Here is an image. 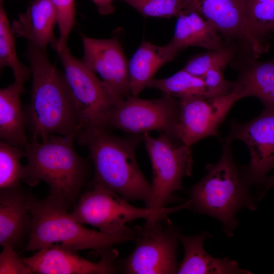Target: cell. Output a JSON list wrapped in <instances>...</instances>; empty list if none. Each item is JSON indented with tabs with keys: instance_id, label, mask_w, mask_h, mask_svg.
Returning <instances> with one entry per match:
<instances>
[{
	"instance_id": "ffe728a7",
	"label": "cell",
	"mask_w": 274,
	"mask_h": 274,
	"mask_svg": "<svg viewBox=\"0 0 274 274\" xmlns=\"http://www.w3.org/2000/svg\"><path fill=\"white\" fill-rule=\"evenodd\" d=\"M180 52L170 42L160 46L144 40L128 62V76L131 95H138L164 64Z\"/></svg>"
},
{
	"instance_id": "4fadbf2b",
	"label": "cell",
	"mask_w": 274,
	"mask_h": 274,
	"mask_svg": "<svg viewBox=\"0 0 274 274\" xmlns=\"http://www.w3.org/2000/svg\"><path fill=\"white\" fill-rule=\"evenodd\" d=\"M183 11L195 12L210 22L226 45L235 44L258 59L263 54L248 26L243 0H186Z\"/></svg>"
},
{
	"instance_id": "44dd1931",
	"label": "cell",
	"mask_w": 274,
	"mask_h": 274,
	"mask_svg": "<svg viewBox=\"0 0 274 274\" xmlns=\"http://www.w3.org/2000/svg\"><path fill=\"white\" fill-rule=\"evenodd\" d=\"M24 84L15 80L0 89V137L10 145L23 148L29 143L25 132L26 113L20 98Z\"/></svg>"
},
{
	"instance_id": "ac0fdd59",
	"label": "cell",
	"mask_w": 274,
	"mask_h": 274,
	"mask_svg": "<svg viewBox=\"0 0 274 274\" xmlns=\"http://www.w3.org/2000/svg\"><path fill=\"white\" fill-rule=\"evenodd\" d=\"M30 195L21 187L1 189L0 245L16 248L28 234L32 216L28 207Z\"/></svg>"
},
{
	"instance_id": "6da1fadb",
	"label": "cell",
	"mask_w": 274,
	"mask_h": 274,
	"mask_svg": "<svg viewBox=\"0 0 274 274\" xmlns=\"http://www.w3.org/2000/svg\"><path fill=\"white\" fill-rule=\"evenodd\" d=\"M26 56L32 83L26 109L30 142L51 135H74L81 130L77 104L64 73L50 61L46 52L28 43Z\"/></svg>"
},
{
	"instance_id": "7a4b0ae2",
	"label": "cell",
	"mask_w": 274,
	"mask_h": 274,
	"mask_svg": "<svg viewBox=\"0 0 274 274\" xmlns=\"http://www.w3.org/2000/svg\"><path fill=\"white\" fill-rule=\"evenodd\" d=\"M79 144L88 149L94 168L93 183L103 186L127 201L142 200L151 208L153 188L140 169L135 150L142 135L121 138L108 129L81 130Z\"/></svg>"
},
{
	"instance_id": "3957f363",
	"label": "cell",
	"mask_w": 274,
	"mask_h": 274,
	"mask_svg": "<svg viewBox=\"0 0 274 274\" xmlns=\"http://www.w3.org/2000/svg\"><path fill=\"white\" fill-rule=\"evenodd\" d=\"M221 143L222 152L218 162L207 164V174L189 190L190 210L218 220L225 235L231 238L238 226L237 212L243 209L255 211L257 204L241 166L234 159L231 143L225 139Z\"/></svg>"
},
{
	"instance_id": "7402d4cb",
	"label": "cell",
	"mask_w": 274,
	"mask_h": 274,
	"mask_svg": "<svg viewBox=\"0 0 274 274\" xmlns=\"http://www.w3.org/2000/svg\"><path fill=\"white\" fill-rule=\"evenodd\" d=\"M169 42L180 51L192 46L214 50L226 46L216 28L193 11H183L177 17L174 34Z\"/></svg>"
},
{
	"instance_id": "8992f818",
	"label": "cell",
	"mask_w": 274,
	"mask_h": 274,
	"mask_svg": "<svg viewBox=\"0 0 274 274\" xmlns=\"http://www.w3.org/2000/svg\"><path fill=\"white\" fill-rule=\"evenodd\" d=\"M190 207V202L160 211L138 208L127 202L117 193L103 186L93 183V188L81 195L71 213L81 224L95 226L112 235H126L138 231L141 226L129 228L126 223L140 218L154 219Z\"/></svg>"
},
{
	"instance_id": "9c48e42d",
	"label": "cell",
	"mask_w": 274,
	"mask_h": 274,
	"mask_svg": "<svg viewBox=\"0 0 274 274\" xmlns=\"http://www.w3.org/2000/svg\"><path fill=\"white\" fill-rule=\"evenodd\" d=\"M142 137L152 167L151 208L160 211L170 202L178 200L175 193L183 190V177L191 174L193 161L191 146L176 143L163 133L156 138L149 133Z\"/></svg>"
},
{
	"instance_id": "e0dca14e",
	"label": "cell",
	"mask_w": 274,
	"mask_h": 274,
	"mask_svg": "<svg viewBox=\"0 0 274 274\" xmlns=\"http://www.w3.org/2000/svg\"><path fill=\"white\" fill-rule=\"evenodd\" d=\"M57 22V10L51 0H32L12 27L16 35L46 52L48 45L53 49L58 43L53 32Z\"/></svg>"
},
{
	"instance_id": "f1b7e54d",
	"label": "cell",
	"mask_w": 274,
	"mask_h": 274,
	"mask_svg": "<svg viewBox=\"0 0 274 274\" xmlns=\"http://www.w3.org/2000/svg\"><path fill=\"white\" fill-rule=\"evenodd\" d=\"M57 12L59 37L55 51L67 47V40L76 21L75 0H51Z\"/></svg>"
},
{
	"instance_id": "277c9868",
	"label": "cell",
	"mask_w": 274,
	"mask_h": 274,
	"mask_svg": "<svg viewBox=\"0 0 274 274\" xmlns=\"http://www.w3.org/2000/svg\"><path fill=\"white\" fill-rule=\"evenodd\" d=\"M69 204L50 194L43 199L30 195L28 207L32 216L26 246L23 252L37 251L55 244L78 251L95 250L99 253L114 246L134 241L140 228L132 233L112 235L84 227L68 212Z\"/></svg>"
},
{
	"instance_id": "d6a6232c",
	"label": "cell",
	"mask_w": 274,
	"mask_h": 274,
	"mask_svg": "<svg viewBox=\"0 0 274 274\" xmlns=\"http://www.w3.org/2000/svg\"><path fill=\"white\" fill-rule=\"evenodd\" d=\"M274 187V174L266 178L264 181L258 186V198H262L268 190L271 188Z\"/></svg>"
},
{
	"instance_id": "30bf717a",
	"label": "cell",
	"mask_w": 274,
	"mask_h": 274,
	"mask_svg": "<svg viewBox=\"0 0 274 274\" xmlns=\"http://www.w3.org/2000/svg\"><path fill=\"white\" fill-rule=\"evenodd\" d=\"M179 107V99L166 94L149 99L131 95L111 111L108 127L140 135L156 130L176 141Z\"/></svg>"
},
{
	"instance_id": "9a60e30c",
	"label": "cell",
	"mask_w": 274,
	"mask_h": 274,
	"mask_svg": "<svg viewBox=\"0 0 274 274\" xmlns=\"http://www.w3.org/2000/svg\"><path fill=\"white\" fill-rule=\"evenodd\" d=\"M82 42L83 62L114 94L124 98L131 95L128 62L119 37L101 39L83 35Z\"/></svg>"
},
{
	"instance_id": "7c38bea8",
	"label": "cell",
	"mask_w": 274,
	"mask_h": 274,
	"mask_svg": "<svg viewBox=\"0 0 274 274\" xmlns=\"http://www.w3.org/2000/svg\"><path fill=\"white\" fill-rule=\"evenodd\" d=\"M241 97L234 92L215 98L180 99L176 140L191 146L210 136H217L218 128Z\"/></svg>"
},
{
	"instance_id": "d4e9b609",
	"label": "cell",
	"mask_w": 274,
	"mask_h": 274,
	"mask_svg": "<svg viewBox=\"0 0 274 274\" xmlns=\"http://www.w3.org/2000/svg\"><path fill=\"white\" fill-rule=\"evenodd\" d=\"M3 1H0V68L10 67L15 81L25 83L31 75L29 67L26 66L17 56L15 46V33L11 25L4 9Z\"/></svg>"
},
{
	"instance_id": "1f68e13d",
	"label": "cell",
	"mask_w": 274,
	"mask_h": 274,
	"mask_svg": "<svg viewBox=\"0 0 274 274\" xmlns=\"http://www.w3.org/2000/svg\"><path fill=\"white\" fill-rule=\"evenodd\" d=\"M96 6L98 12L102 15L113 13L115 8L113 3L115 0H91Z\"/></svg>"
},
{
	"instance_id": "836d02e7",
	"label": "cell",
	"mask_w": 274,
	"mask_h": 274,
	"mask_svg": "<svg viewBox=\"0 0 274 274\" xmlns=\"http://www.w3.org/2000/svg\"><path fill=\"white\" fill-rule=\"evenodd\" d=\"M0 1H4V0H0Z\"/></svg>"
},
{
	"instance_id": "5bb4252c",
	"label": "cell",
	"mask_w": 274,
	"mask_h": 274,
	"mask_svg": "<svg viewBox=\"0 0 274 274\" xmlns=\"http://www.w3.org/2000/svg\"><path fill=\"white\" fill-rule=\"evenodd\" d=\"M113 247L99 253L101 259L96 262L89 261L78 251L55 244L22 258L33 273L42 274H110L120 272L118 252Z\"/></svg>"
},
{
	"instance_id": "5b68a950",
	"label": "cell",
	"mask_w": 274,
	"mask_h": 274,
	"mask_svg": "<svg viewBox=\"0 0 274 274\" xmlns=\"http://www.w3.org/2000/svg\"><path fill=\"white\" fill-rule=\"evenodd\" d=\"M74 135H51L24 147L21 180L33 187L43 181L51 194L75 206L88 175L87 162L76 151Z\"/></svg>"
},
{
	"instance_id": "83f0119b",
	"label": "cell",
	"mask_w": 274,
	"mask_h": 274,
	"mask_svg": "<svg viewBox=\"0 0 274 274\" xmlns=\"http://www.w3.org/2000/svg\"><path fill=\"white\" fill-rule=\"evenodd\" d=\"M144 17H178L185 9L186 0H121Z\"/></svg>"
},
{
	"instance_id": "2e32d148",
	"label": "cell",
	"mask_w": 274,
	"mask_h": 274,
	"mask_svg": "<svg viewBox=\"0 0 274 274\" xmlns=\"http://www.w3.org/2000/svg\"><path fill=\"white\" fill-rule=\"evenodd\" d=\"M240 54L239 58L236 55L231 62L238 72L232 92L241 98L255 97L265 109L274 110V58L260 61L251 53L241 51Z\"/></svg>"
},
{
	"instance_id": "484cf974",
	"label": "cell",
	"mask_w": 274,
	"mask_h": 274,
	"mask_svg": "<svg viewBox=\"0 0 274 274\" xmlns=\"http://www.w3.org/2000/svg\"><path fill=\"white\" fill-rule=\"evenodd\" d=\"M239 49L232 44L218 50H208L192 56L182 68L190 74L203 79L207 73L213 68L224 69L231 63Z\"/></svg>"
},
{
	"instance_id": "4dcf8cb0",
	"label": "cell",
	"mask_w": 274,
	"mask_h": 274,
	"mask_svg": "<svg viewBox=\"0 0 274 274\" xmlns=\"http://www.w3.org/2000/svg\"><path fill=\"white\" fill-rule=\"evenodd\" d=\"M224 69L216 68L209 71L203 80L205 83L208 98L227 95L232 92L233 82L225 79Z\"/></svg>"
},
{
	"instance_id": "603a6c76",
	"label": "cell",
	"mask_w": 274,
	"mask_h": 274,
	"mask_svg": "<svg viewBox=\"0 0 274 274\" xmlns=\"http://www.w3.org/2000/svg\"><path fill=\"white\" fill-rule=\"evenodd\" d=\"M243 3L252 36L264 53L274 34V0H243Z\"/></svg>"
},
{
	"instance_id": "d6986e66",
	"label": "cell",
	"mask_w": 274,
	"mask_h": 274,
	"mask_svg": "<svg viewBox=\"0 0 274 274\" xmlns=\"http://www.w3.org/2000/svg\"><path fill=\"white\" fill-rule=\"evenodd\" d=\"M212 235L202 231L193 235L180 234L179 240L184 250V258L179 264L178 274H251L239 267L234 260L228 257L217 258L208 254L203 245Z\"/></svg>"
},
{
	"instance_id": "ba28073f",
	"label": "cell",
	"mask_w": 274,
	"mask_h": 274,
	"mask_svg": "<svg viewBox=\"0 0 274 274\" xmlns=\"http://www.w3.org/2000/svg\"><path fill=\"white\" fill-rule=\"evenodd\" d=\"M56 52L78 107L81 130L108 129L111 111L125 98L112 92L82 60L71 53L67 46Z\"/></svg>"
},
{
	"instance_id": "8fae6325",
	"label": "cell",
	"mask_w": 274,
	"mask_h": 274,
	"mask_svg": "<svg viewBox=\"0 0 274 274\" xmlns=\"http://www.w3.org/2000/svg\"><path fill=\"white\" fill-rule=\"evenodd\" d=\"M229 126L230 131L224 139L246 144L250 161L247 166H241L242 172L250 186L258 187L274 167V110L265 109L250 121H231Z\"/></svg>"
},
{
	"instance_id": "52a82bcc",
	"label": "cell",
	"mask_w": 274,
	"mask_h": 274,
	"mask_svg": "<svg viewBox=\"0 0 274 274\" xmlns=\"http://www.w3.org/2000/svg\"><path fill=\"white\" fill-rule=\"evenodd\" d=\"M181 228L168 215L146 220L134 239L130 254L120 261V272L127 274H174Z\"/></svg>"
},
{
	"instance_id": "cb8c5ba5",
	"label": "cell",
	"mask_w": 274,
	"mask_h": 274,
	"mask_svg": "<svg viewBox=\"0 0 274 274\" xmlns=\"http://www.w3.org/2000/svg\"><path fill=\"white\" fill-rule=\"evenodd\" d=\"M147 88L158 89L177 99L191 97L208 98L203 79L196 77L182 69L172 76L163 79L153 78Z\"/></svg>"
},
{
	"instance_id": "f546056e",
	"label": "cell",
	"mask_w": 274,
	"mask_h": 274,
	"mask_svg": "<svg viewBox=\"0 0 274 274\" xmlns=\"http://www.w3.org/2000/svg\"><path fill=\"white\" fill-rule=\"evenodd\" d=\"M0 254V274L33 273L30 268L20 258L13 246L3 247Z\"/></svg>"
},
{
	"instance_id": "4316f807",
	"label": "cell",
	"mask_w": 274,
	"mask_h": 274,
	"mask_svg": "<svg viewBox=\"0 0 274 274\" xmlns=\"http://www.w3.org/2000/svg\"><path fill=\"white\" fill-rule=\"evenodd\" d=\"M25 156L24 148L11 145L1 141V189L21 187L23 165L20 163V160Z\"/></svg>"
}]
</instances>
